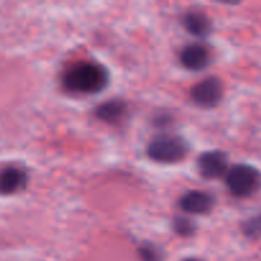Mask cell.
Returning <instances> with one entry per match:
<instances>
[{
  "mask_svg": "<svg viewBox=\"0 0 261 261\" xmlns=\"http://www.w3.org/2000/svg\"><path fill=\"white\" fill-rule=\"evenodd\" d=\"M109 71L101 64L84 61L69 68L63 75L66 91L79 94H96L109 84Z\"/></svg>",
  "mask_w": 261,
  "mask_h": 261,
  "instance_id": "6da1fadb",
  "label": "cell"
},
{
  "mask_svg": "<svg viewBox=\"0 0 261 261\" xmlns=\"http://www.w3.org/2000/svg\"><path fill=\"white\" fill-rule=\"evenodd\" d=\"M224 177L227 189L236 198H249L261 188V172L254 166L234 165L228 168Z\"/></svg>",
  "mask_w": 261,
  "mask_h": 261,
  "instance_id": "7a4b0ae2",
  "label": "cell"
},
{
  "mask_svg": "<svg viewBox=\"0 0 261 261\" xmlns=\"http://www.w3.org/2000/svg\"><path fill=\"white\" fill-rule=\"evenodd\" d=\"M148 157L160 163H176L188 155L189 144L184 138L176 135H161L149 143Z\"/></svg>",
  "mask_w": 261,
  "mask_h": 261,
  "instance_id": "3957f363",
  "label": "cell"
},
{
  "mask_svg": "<svg viewBox=\"0 0 261 261\" xmlns=\"http://www.w3.org/2000/svg\"><path fill=\"white\" fill-rule=\"evenodd\" d=\"M224 88L221 79L209 76L203 79L191 88L190 97L195 105L203 109H213L221 103Z\"/></svg>",
  "mask_w": 261,
  "mask_h": 261,
  "instance_id": "277c9868",
  "label": "cell"
},
{
  "mask_svg": "<svg viewBox=\"0 0 261 261\" xmlns=\"http://www.w3.org/2000/svg\"><path fill=\"white\" fill-rule=\"evenodd\" d=\"M199 172L203 177L214 180L226 176L228 171V157L221 150H209L198 158Z\"/></svg>",
  "mask_w": 261,
  "mask_h": 261,
  "instance_id": "5b68a950",
  "label": "cell"
},
{
  "mask_svg": "<svg viewBox=\"0 0 261 261\" xmlns=\"http://www.w3.org/2000/svg\"><path fill=\"white\" fill-rule=\"evenodd\" d=\"M214 199L211 194L200 190L188 191L181 196L178 206L186 214H205L213 209Z\"/></svg>",
  "mask_w": 261,
  "mask_h": 261,
  "instance_id": "8992f818",
  "label": "cell"
},
{
  "mask_svg": "<svg viewBox=\"0 0 261 261\" xmlns=\"http://www.w3.org/2000/svg\"><path fill=\"white\" fill-rule=\"evenodd\" d=\"M211 59L209 50L200 43H191L185 46L180 54V61L182 66L191 71L205 69L211 64Z\"/></svg>",
  "mask_w": 261,
  "mask_h": 261,
  "instance_id": "52a82bcc",
  "label": "cell"
},
{
  "mask_svg": "<svg viewBox=\"0 0 261 261\" xmlns=\"http://www.w3.org/2000/svg\"><path fill=\"white\" fill-rule=\"evenodd\" d=\"M28 176L24 170L8 166L0 170V195H13L27 186Z\"/></svg>",
  "mask_w": 261,
  "mask_h": 261,
  "instance_id": "ba28073f",
  "label": "cell"
},
{
  "mask_svg": "<svg viewBox=\"0 0 261 261\" xmlns=\"http://www.w3.org/2000/svg\"><path fill=\"white\" fill-rule=\"evenodd\" d=\"M182 24L189 33L195 37H205L212 31V22L200 12H189L184 15Z\"/></svg>",
  "mask_w": 261,
  "mask_h": 261,
  "instance_id": "9c48e42d",
  "label": "cell"
},
{
  "mask_svg": "<svg viewBox=\"0 0 261 261\" xmlns=\"http://www.w3.org/2000/svg\"><path fill=\"white\" fill-rule=\"evenodd\" d=\"M126 111L127 106L125 102L120 101V99H111V101H106L99 105L94 114L101 121L116 124L126 115Z\"/></svg>",
  "mask_w": 261,
  "mask_h": 261,
  "instance_id": "30bf717a",
  "label": "cell"
},
{
  "mask_svg": "<svg viewBox=\"0 0 261 261\" xmlns=\"http://www.w3.org/2000/svg\"><path fill=\"white\" fill-rule=\"evenodd\" d=\"M242 233L250 240L261 239V213L251 217L242 223Z\"/></svg>",
  "mask_w": 261,
  "mask_h": 261,
  "instance_id": "8fae6325",
  "label": "cell"
},
{
  "mask_svg": "<svg viewBox=\"0 0 261 261\" xmlns=\"http://www.w3.org/2000/svg\"><path fill=\"white\" fill-rule=\"evenodd\" d=\"M172 224L176 233L181 237L193 236L194 232H195V223H194L190 218H188V217L185 216L176 217V218L173 219Z\"/></svg>",
  "mask_w": 261,
  "mask_h": 261,
  "instance_id": "7c38bea8",
  "label": "cell"
},
{
  "mask_svg": "<svg viewBox=\"0 0 261 261\" xmlns=\"http://www.w3.org/2000/svg\"><path fill=\"white\" fill-rule=\"evenodd\" d=\"M139 255L143 261H162V254L153 245H143L139 249Z\"/></svg>",
  "mask_w": 261,
  "mask_h": 261,
  "instance_id": "4fadbf2b",
  "label": "cell"
},
{
  "mask_svg": "<svg viewBox=\"0 0 261 261\" xmlns=\"http://www.w3.org/2000/svg\"><path fill=\"white\" fill-rule=\"evenodd\" d=\"M182 261H200L199 259H194V257H190V259H185V260H182Z\"/></svg>",
  "mask_w": 261,
  "mask_h": 261,
  "instance_id": "5bb4252c",
  "label": "cell"
}]
</instances>
